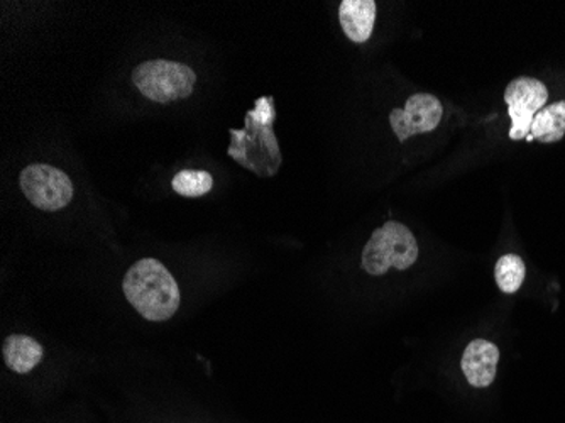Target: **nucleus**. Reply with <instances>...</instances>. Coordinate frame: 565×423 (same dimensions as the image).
I'll return each instance as SVG.
<instances>
[{
    "mask_svg": "<svg viewBox=\"0 0 565 423\" xmlns=\"http://www.w3.org/2000/svg\"><path fill=\"white\" fill-rule=\"evenodd\" d=\"M122 289L127 302L149 322L170 320L182 304L177 279L163 263L151 257L127 269Z\"/></svg>",
    "mask_w": 565,
    "mask_h": 423,
    "instance_id": "obj_1",
    "label": "nucleus"
},
{
    "mask_svg": "<svg viewBox=\"0 0 565 423\" xmlns=\"http://www.w3.org/2000/svg\"><path fill=\"white\" fill-rule=\"evenodd\" d=\"M418 260V244L414 232L399 222L390 221L376 229L367 241L361 266L371 276H383L395 268H412Z\"/></svg>",
    "mask_w": 565,
    "mask_h": 423,
    "instance_id": "obj_2",
    "label": "nucleus"
},
{
    "mask_svg": "<svg viewBox=\"0 0 565 423\" xmlns=\"http://www.w3.org/2000/svg\"><path fill=\"white\" fill-rule=\"evenodd\" d=\"M132 82L149 101L168 104L190 97L195 87L196 75L183 63L151 60L136 66Z\"/></svg>",
    "mask_w": 565,
    "mask_h": 423,
    "instance_id": "obj_3",
    "label": "nucleus"
},
{
    "mask_svg": "<svg viewBox=\"0 0 565 423\" xmlns=\"http://www.w3.org/2000/svg\"><path fill=\"white\" fill-rule=\"evenodd\" d=\"M22 193L36 209L56 212L73 199V183L65 171L50 165H30L19 177Z\"/></svg>",
    "mask_w": 565,
    "mask_h": 423,
    "instance_id": "obj_4",
    "label": "nucleus"
},
{
    "mask_svg": "<svg viewBox=\"0 0 565 423\" xmlns=\"http://www.w3.org/2000/svg\"><path fill=\"white\" fill-rule=\"evenodd\" d=\"M548 101V91L541 81L520 76L508 84L504 91V102L510 107L511 129L513 141L526 139L532 130L536 114L544 109Z\"/></svg>",
    "mask_w": 565,
    "mask_h": 423,
    "instance_id": "obj_5",
    "label": "nucleus"
},
{
    "mask_svg": "<svg viewBox=\"0 0 565 423\" xmlns=\"http://www.w3.org/2000/svg\"><path fill=\"white\" fill-rule=\"evenodd\" d=\"M443 116L444 107L439 98L430 94H415L406 101L405 109H395L390 114V124L399 141L405 142L412 136L437 129Z\"/></svg>",
    "mask_w": 565,
    "mask_h": 423,
    "instance_id": "obj_6",
    "label": "nucleus"
},
{
    "mask_svg": "<svg viewBox=\"0 0 565 423\" xmlns=\"http://www.w3.org/2000/svg\"><path fill=\"white\" fill-rule=\"evenodd\" d=\"M500 349L490 340L476 339L468 343L460 368L472 388H488L497 380Z\"/></svg>",
    "mask_w": 565,
    "mask_h": 423,
    "instance_id": "obj_7",
    "label": "nucleus"
},
{
    "mask_svg": "<svg viewBox=\"0 0 565 423\" xmlns=\"http://www.w3.org/2000/svg\"><path fill=\"white\" fill-rule=\"evenodd\" d=\"M376 12L374 0H344L341 2L339 21H341L345 36L354 43H366L373 34Z\"/></svg>",
    "mask_w": 565,
    "mask_h": 423,
    "instance_id": "obj_8",
    "label": "nucleus"
},
{
    "mask_svg": "<svg viewBox=\"0 0 565 423\" xmlns=\"http://www.w3.org/2000/svg\"><path fill=\"white\" fill-rule=\"evenodd\" d=\"M2 356L6 366L18 374H28L43 359V346L33 337L24 334H12L2 343Z\"/></svg>",
    "mask_w": 565,
    "mask_h": 423,
    "instance_id": "obj_9",
    "label": "nucleus"
},
{
    "mask_svg": "<svg viewBox=\"0 0 565 423\" xmlns=\"http://www.w3.org/2000/svg\"><path fill=\"white\" fill-rule=\"evenodd\" d=\"M530 135L539 142H558L565 136V101L545 105L536 114Z\"/></svg>",
    "mask_w": 565,
    "mask_h": 423,
    "instance_id": "obj_10",
    "label": "nucleus"
},
{
    "mask_svg": "<svg viewBox=\"0 0 565 423\" xmlns=\"http://www.w3.org/2000/svg\"><path fill=\"white\" fill-rule=\"evenodd\" d=\"M525 261L519 254H504L494 266V279L498 288L507 295H513L522 288L525 282Z\"/></svg>",
    "mask_w": 565,
    "mask_h": 423,
    "instance_id": "obj_11",
    "label": "nucleus"
},
{
    "mask_svg": "<svg viewBox=\"0 0 565 423\" xmlns=\"http://www.w3.org/2000/svg\"><path fill=\"white\" fill-rule=\"evenodd\" d=\"M171 187L178 195L196 199V197L207 195L211 192L214 187V178L209 171L182 170L174 175Z\"/></svg>",
    "mask_w": 565,
    "mask_h": 423,
    "instance_id": "obj_12",
    "label": "nucleus"
}]
</instances>
